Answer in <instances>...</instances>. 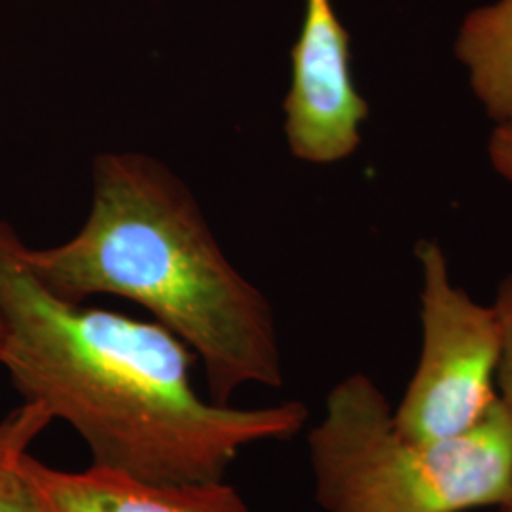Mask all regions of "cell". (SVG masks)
<instances>
[{
	"mask_svg": "<svg viewBox=\"0 0 512 512\" xmlns=\"http://www.w3.org/2000/svg\"><path fill=\"white\" fill-rule=\"evenodd\" d=\"M0 220V366L23 403L40 404L86 442L97 467L158 484L224 480L241 450L293 439L298 401L238 408L205 401L194 351L160 323L84 308L50 293Z\"/></svg>",
	"mask_w": 512,
	"mask_h": 512,
	"instance_id": "1",
	"label": "cell"
},
{
	"mask_svg": "<svg viewBox=\"0 0 512 512\" xmlns=\"http://www.w3.org/2000/svg\"><path fill=\"white\" fill-rule=\"evenodd\" d=\"M23 256L65 302L114 294L147 308L202 361L213 403L245 385H283L268 300L220 251L190 190L148 156H97L84 228Z\"/></svg>",
	"mask_w": 512,
	"mask_h": 512,
	"instance_id": "2",
	"label": "cell"
},
{
	"mask_svg": "<svg viewBox=\"0 0 512 512\" xmlns=\"http://www.w3.org/2000/svg\"><path fill=\"white\" fill-rule=\"evenodd\" d=\"M308 448L325 512H467L512 501V416L501 401L458 437L412 439L380 387L351 374L330 389Z\"/></svg>",
	"mask_w": 512,
	"mask_h": 512,
	"instance_id": "3",
	"label": "cell"
},
{
	"mask_svg": "<svg viewBox=\"0 0 512 512\" xmlns=\"http://www.w3.org/2000/svg\"><path fill=\"white\" fill-rule=\"evenodd\" d=\"M421 264V353L395 425L418 440L458 437L499 401L501 327L495 310L480 306L450 281L437 243L418 247Z\"/></svg>",
	"mask_w": 512,
	"mask_h": 512,
	"instance_id": "4",
	"label": "cell"
},
{
	"mask_svg": "<svg viewBox=\"0 0 512 512\" xmlns=\"http://www.w3.org/2000/svg\"><path fill=\"white\" fill-rule=\"evenodd\" d=\"M291 61V90L283 103L291 152L311 164L346 160L361 145L368 105L351 76L349 33L330 0H306Z\"/></svg>",
	"mask_w": 512,
	"mask_h": 512,
	"instance_id": "5",
	"label": "cell"
},
{
	"mask_svg": "<svg viewBox=\"0 0 512 512\" xmlns=\"http://www.w3.org/2000/svg\"><path fill=\"white\" fill-rule=\"evenodd\" d=\"M21 469L42 512H251L226 480L158 484L97 465L59 471L31 454Z\"/></svg>",
	"mask_w": 512,
	"mask_h": 512,
	"instance_id": "6",
	"label": "cell"
},
{
	"mask_svg": "<svg viewBox=\"0 0 512 512\" xmlns=\"http://www.w3.org/2000/svg\"><path fill=\"white\" fill-rule=\"evenodd\" d=\"M454 52L488 116L497 124H512V0L467 14Z\"/></svg>",
	"mask_w": 512,
	"mask_h": 512,
	"instance_id": "7",
	"label": "cell"
},
{
	"mask_svg": "<svg viewBox=\"0 0 512 512\" xmlns=\"http://www.w3.org/2000/svg\"><path fill=\"white\" fill-rule=\"evenodd\" d=\"M52 421L35 403H23L0 420V512H42L21 465Z\"/></svg>",
	"mask_w": 512,
	"mask_h": 512,
	"instance_id": "8",
	"label": "cell"
},
{
	"mask_svg": "<svg viewBox=\"0 0 512 512\" xmlns=\"http://www.w3.org/2000/svg\"><path fill=\"white\" fill-rule=\"evenodd\" d=\"M501 327V357L497 366V395L512 416V274L497 289L494 306Z\"/></svg>",
	"mask_w": 512,
	"mask_h": 512,
	"instance_id": "9",
	"label": "cell"
},
{
	"mask_svg": "<svg viewBox=\"0 0 512 512\" xmlns=\"http://www.w3.org/2000/svg\"><path fill=\"white\" fill-rule=\"evenodd\" d=\"M488 152L495 171L512 183V124H497Z\"/></svg>",
	"mask_w": 512,
	"mask_h": 512,
	"instance_id": "10",
	"label": "cell"
},
{
	"mask_svg": "<svg viewBox=\"0 0 512 512\" xmlns=\"http://www.w3.org/2000/svg\"><path fill=\"white\" fill-rule=\"evenodd\" d=\"M2 338H4V325H2V319H0V346H2Z\"/></svg>",
	"mask_w": 512,
	"mask_h": 512,
	"instance_id": "11",
	"label": "cell"
},
{
	"mask_svg": "<svg viewBox=\"0 0 512 512\" xmlns=\"http://www.w3.org/2000/svg\"><path fill=\"white\" fill-rule=\"evenodd\" d=\"M501 512H512V501L509 503V505H505V507L501 509Z\"/></svg>",
	"mask_w": 512,
	"mask_h": 512,
	"instance_id": "12",
	"label": "cell"
}]
</instances>
